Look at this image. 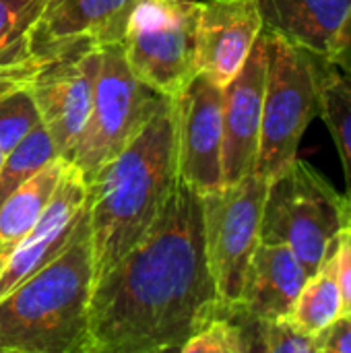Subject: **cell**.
Segmentation results:
<instances>
[{
    "label": "cell",
    "instance_id": "cell-1",
    "mask_svg": "<svg viewBox=\"0 0 351 353\" xmlns=\"http://www.w3.org/2000/svg\"><path fill=\"white\" fill-rule=\"evenodd\" d=\"M215 316L225 310L207 254L203 196L178 176L145 238L93 283L91 353L180 352Z\"/></svg>",
    "mask_w": 351,
    "mask_h": 353
},
{
    "label": "cell",
    "instance_id": "cell-2",
    "mask_svg": "<svg viewBox=\"0 0 351 353\" xmlns=\"http://www.w3.org/2000/svg\"><path fill=\"white\" fill-rule=\"evenodd\" d=\"M176 180L178 97H166L124 149L87 180L95 279L145 238L163 211Z\"/></svg>",
    "mask_w": 351,
    "mask_h": 353
},
{
    "label": "cell",
    "instance_id": "cell-3",
    "mask_svg": "<svg viewBox=\"0 0 351 353\" xmlns=\"http://www.w3.org/2000/svg\"><path fill=\"white\" fill-rule=\"evenodd\" d=\"M93 281V246L85 213L70 242L0 298V353H91Z\"/></svg>",
    "mask_w": 351,
    "mask_h": 353
},
{
    "label": "cell",
    "instance_id": "cell-4",
    "mask_svg": "<svg viewBox=\"0 0 351 353\" xmlns=\"http://www.w3.org/2000/svg\"><path fill=\"white\" fill-rule=\"evenodd\" d=\"M350 215L348 196L337 192L317 168L296 157L290 168L269 180L261 242L288 244L312 275L333 254Z\"/></svg>",
    "mask_w": 351,
    "mask_h": 353
},
{
    "label": "cell",
    "instance_id": "cell-5",
    "mask_svg": "<svg viewBox=\"0 0 351 353\" xmlns=\"http://www.w3.org/2000/svg\"><path fill=\"white\" fill-rule=\"evenodd\" d=\"M265 35L267 83L254 172L273 180L298 157L300 141L321 112V85L327 62L271 31H265Z\"/></svg>",
    "mask_w": 351,
    "mask_h": 353
},
{
    "label": "cell",
    "instance_id": "cell-6",
    "mask_svg": "<svg viewBox=\"0 0 351 353\" xmlns=\"http://www.w3.org/2000/svg\"><path fill=\"white\" fill-rule=\"evenodd\" d=\"M99 50L101 64L91 112L70 155V163L81 170L85 180L101 163L120 153L166 99V95L130 70L120 41L101 46Z\"/></svg>",
    "mask_w": 351,
    "mask_h": 353
},
{
    "label": "cell",
    "instance_id": "cell-7",
    "mask_svg": "<svg viewBox=\"0 0 351 353\" xmlns=\"http://www.w3.org/2000/svg\"><path fill=\"white\" fill-rule=\"evenodd\" d=\"M199 0H139L122 48L130 70L166 97H180L199 74Z\"/></svg>",
    "mask_w": 351,
    "mask_h": 353
},
{
    "label": "cell",
    "instance_id": "cell-8",
    "mask_svg": "<svg viewBox=\"0 0 351 353\" xmlns=\"http://www.w3.org/2000/svg\"><path fill=\"white\" fill-rule=\"evenodd\" d=\"M267 190L269 180L254 172L236 184L201 194L207 254L225 316H232L240 302L250 259L261 244Z\"/></svg>",
    "mask_w": 351,
    "mask_h": 353
},
{
    "label": "cell",
    "instance_id": "cell-9",
    "mask_svg": "<svg viewBox=\"0 0 351 353\" xmlns=\"http://www.w3.org/2000/svg\"><path fill=\"white\" fill-rule=\"evenodd\" d=\"M99 64V48H74L48 60L29 83L41 124L66 161L89 118Z\"/></svg>",
    "mask_w": 351,
    "mask_h": 353
},
{
    "label": "cell",
    "instance_id": "cell-10",
    "mask_svg": "<svg viewBox=\"0 0 351 353\" xmlns=\"http://www.w3.org/2000/svg\"><path fill=\"white\" fill-rule=\"evenodd\" d=\"M223 87L199 72L178 97V176L199 194L223 186Z\"/></svg>",
    "mask_w": 351,
    "mask_h": 353
},
{
    "label": "cell",
    "instance_id": "cell-11",
    "mask_svg": "<svg viewBox=\"0 0 351 353\" xmlns=\"http://www.w3.org/2000/svg\"><path fill=\"white\" fill-rule=\"evenodd\" d=\"M267 83V35H259L240 72L223 87V186L254 174Z\"/></svg>",
    "mask_w": 351,
    "mask_h": 353
},
{
    "label": "cell",
    "instance_id": "cell-12",
    "mask_svg": "<svg viewBox=\"0 0 351 353\" xmlns=\"http://www.w3.org/2000/svg\"><path fill=\"white\" fill-rule=\"evenodd\" d=\"M85 213L87 180L68 161L43 215L0 267V298L46 267L70 242Z\"/></svg>",
    "mask_w": 351,
    "mask_h": 353
},
{
    "label": "cell",
    "instance_id": "cell-13",
    "mask_svg": "<svg viewBox=\"0 0 351 353\" xmlns=\"http://www.w3.org/2000/svg\"><path fill=\"white\" fill-rule=\"evenodd\" d=\"M261 33L263 17L257 0L199 2V72L225 87L244 66Z\"/></svg>",
    "mask_w": 351,
    "mask_h": 353
},
{
    "label": "cell",
    "instance_id": "cell-14",
    "mask_svg": "<svg viewBox=\"0 0 351 353\" xmlns=\"http://www.w3.org/2000/svg\"><path fill=\"white\" fill-rule=\"evenodd\" d=\"M263 29L339 66L351 50V0H257Z\"/></svg>",
    "mask_w": 351,
    "mask_h": 353
},
{
    "label": "cell",
    "instance_id": "cell-15",
    "mask_svg": "<svg viewBox=\"0 0 351 353\" xmlns=\"http://www.w3.org/2000/svg\"><path fill=\"white\" fill-rule=\"evenodd\" d=\"M139 0H48L35 29V52L60 56L74 48L122 41Z\"/></svg>",
    "mask_w": 351,
    "mask_h": 353
},
{
    "label": "cell",
    "instance_id": "cell-16",
    "mask_svg": "<svg viewBox=\"0 0 351 353\" xmlns=\"http://www.w3.org/2000/svg\"><path fill=\"white\" fill-rule=\"evenodd\" d=\"M296 252L281 242H261L250 259L240 302L232 316L273 321L290 316L306 281Z\"/></svg>",
    "mask_w": 351,
    "mask_h": 353
},
{
    "label": "cell",
    "instance_id": "cell-17",
    "mask_svg": "<svg viewBox=\"0 0 351 353\" xmlns=\"http://www.w3.org/2000/svg\"><path fill=\"white\" fill-rule=\"evenodd\" d=\"M66 163L62 157L52 159L0 205V267L43 215Z\"/></svg>",
    "mask_w": 351,
    "mask_h": 353
},
{
    "label": "cell",
    "instance_id": "cell-18",
    "mask_svg": "<svg viewBox=\"0 0 351 353\" xmlns=\"http://www.w3.org/2000/svg\"><path fill=\"white\" fill-rule=\"evenodd\" d=\"M48 0H0V70L31 66L43 58L35 52V29Z\"/></svg>",
    "mask_w": 351,
    "mask_h": 353
},
{
    "label": "cell",
    "instance_id": "cell-19",
    "mask_svg": "<svg viewBox=\"0 0 351 353\" xmlns=\"http://www.w3.org/2000/svg\"><path fill=\"white\" fill-rule=\"evenodd\" d=\"M343 314V298L331 254L312 275L306 277L290 319L308 335L317 337Z\"/></svg>",
    "mask_w": 351,
    "mask_h": 353
},
{
    "label": "cell",
    "instance_id": "cell-20",
    "mask_svg": "<svg viewBox=\"0 0 351 353\" xmlns=\"http://www.w3.org/2000/svg\"><path fill=\"white\" fill-rule=\"evenodd\" d=\"M345 170V196L351 203V77L337 70L335 64H325L321 85V112Z\"/></svg>",
    "mask_w": 351,
    "mask_h": 353
},
{
    "label": "cell",
    "instance_id": "cell-21",
    "mask_svg": "<svg viewBox=\"0 0 351 353\" xmlns=\"http://www.w3.org/2000/svg\"><path fill=\"white\" fill-rule=\"evenodd\" d=\"M56 157L60 155L46 126H35L21 143H17L8 153H4V161L0 165V205L10 192L23 186Z\"/></svg>",
    "mask_w": 351,
    "mask_h": 353
},
{
    "label": "cell",
    "instance_id": "cell-22",
    "mask_svg": "<svg viewBox=\"0 0 351 353\" xmlns=\"http://www.w3.org/2000/svg\"><path fill=\"white\" fill-rule=\"evenodd\" d=\"M248 331L250 352L317 353L314 337L302 331L290 316L273 321H246L236 316Z\"/></svg>",
    "mask_w": 351,
    "mask_h": 353
},
{
    "label": "cell",
    "instance_id": "cell-23",
    "mask_svg": "<svg viewBox=\"0 0 351 353\" xmlns=\"http://www.w3.org/2000/svg\"><path fill=\"white\" fill-rule=\"evenodd\" d=\"M39 124V110L29 85L14 87L0 95V149L4 153H8Z\"/></svg>",
    "mask_w": 351,
    "mask_h": 353
},
{
    "label": "cell",
    "instance_id": "cell-24",
    "mask_svg": "<svg viewBox=\"0 0 351 353\" xmlns=\"http://www.w3.org/2000/svg\"><path fill=\"white\" fill-rule=\"evenodd\" d=\"M182 353H248L250 337L236 316H215L205 323L184 345Z\"/></svg>",
    "mask_w": 351,
    "mask_h": 353
},
{
    "label": "cell",
    "instance_id": "cell-25",
    "mask_svg": "<svg viewBox=\"0 0 351 353\" xmlns=\"http://www.w3.org/2000/svg\"><path fill=\"white\" fill-rule=\"evenodd\" d=\"M335 271H337V281L343 298V314L351 312V215L348 223L341 228L337 242H335Z\"/></svg>",
    "mask_w": 351,
    "mask_h": 353
},
{
    "label": "cell",
    "instance_id": "cell-26",
    "mask_svg": "<svg viewBox=\"0 0 351 353\" xmlns=\"http://www.w3.org/2000/svg\"><path fill=\"white\" fill-rule=\"evenodd\" d=\"M317 353H351V312L341 314L314 337Z\"/></svg>",
    "mask_w": 351,
    "mask_h": 353
},
{
    "label": "cell",
    "instance_id": "cell-27",
    "mask_svg": "<svg viewBox=\"0 0 351 353\" xmlns=\"http://www.w3.org/2000/svg\"><path fill=\"white\" fill-rule=\"evenodd\" d=\"M337 68H343V72H345L348 77H351V50L348 52V56L343 58V62H341V64H339Z\"/></svg>",
    "mask_w": 351,
    "mask_h": 353
},
{
    "label": "cell",
    "instance_id": "cell-28",
    "mask_svg": "<svg viewBox=\"0 0 351 353\" xmlns=\"http://www.w3.org/2000/svg\"><path fill=\"white\" fill-rule=\"evenodd\" d=\"M2 161H4V151L0 149V165H2Z\"/></svg>",
    "mask_w": 351,
    "mask_h": 353
},
{
    "label": "cell",
    "instance_id": "cell-29",
    "mask_svg": "<svg viewBox=\"0 0 351 353\" xmlns=\"http://www.w3.org/2000/svg\"><path fill=\"white\" fill-rule=\"evenodd\" d=\"M182 2H197V0H182Z\"/></svg>",
    "mask_w": 351,
    "mask_h": 353
}]
</instances>
